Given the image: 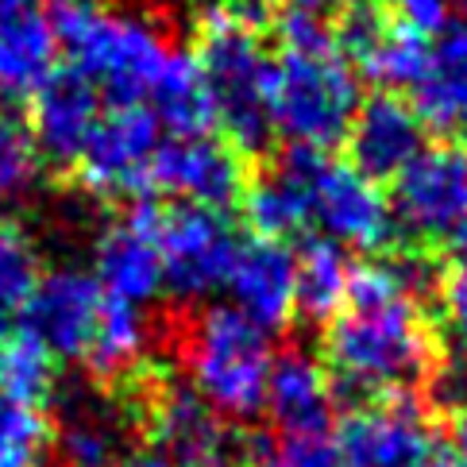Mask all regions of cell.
Masks as SVG:
<instances>
[{"label":"cell","mask_w":467,"mask_h":467,"mask_svg":"<svg viewBox=\"0 0 467 467\" xmlns=\"http://www.w3.org/2000/svg\"><path fill=\"white\" fill-rule=\"evenodd\" d=\"M332 406H337V394H332V375L325 371L321 359L302 352V348L275 356L271 375H266L263 410L282 437L286 441L321 437L332 421Z\"/></svg>","instance_id":"18"},{"label":"cell","mask_w":467,"mask_h":467,"mask_svg":"<svg viewBox=\"0 0 467 467\" xmlns=\"http://www.w3.org/2000/svg\"><path fill=\"white\" fill-rule=\"evenodd\" d=\"M413 112L425 131L467 128V20H448L429 39V66L413 89Z\"/></svg>","instance_id":"20"},{"label":"cell","mask_w":467,"mask_h":467,"mask_svg":"<svg viewBox=\"0 0 467 467\" xmlns=\"http://www.w3.org/2000/svg\"><path fill=\"white\" fill-rule=\"evenodd\" d=\"M236 232L224 213L178 205L162 213L159 224V255H162V290L174 302H202L224 278L236 259Z\"/></svg>","instance_id":"9"},{"label":"cell","mask_w":467,"mask_h":467,"mask_svg":"<svg viewBox=\"0 0 467 467\" xmlns=\"http://www.w3.org/2000/svg\"><path fill=\"white\" fill-rule=\"evenodd\" d=\"M51 425L39 406H24L0 394V467H39Z\"/></svg>","instance_id":"29"},{"label":"cell","mask_w":467,"mask_h":467,"mask_svg":"<svg viewBox=\"0 0 467 467\" xmlns=\"http://www.w3.org/2000/svg\"><path fill=\"white\" fill-rule=\"evenodd\" d=\"M259 467H340L337 448L325 444L321 437L309 441H282L259 460Z\"/></svg>","instance_id":"32"},{"label":"cell","mask_w":467,"mask_h":467,"mask_svg":"<svg viewBox=\"0 0 467 467\" xmlns=\"http://www.w3.org/2000/svg\"><path fill=\"white\" fill-rule=\"evenodd\" d=\"M147 348H151V328H147L143 309L116 302V297H105L101 317H97V328H93V340H89V352L81 363L93 371V379L120 382L143 363Z\"/></svg>","instance_id":"21"},{"label":"cell","mask_w":467,"mask_h":467,"mask_svg":"<svg viewBox=\"0 0 467 467\" xmlns=\"http://www.w3.org/2000/svg\"><path fill=\"white\" fill-rule=\"evenodd\" d=\"M297 178L306 193L309 224L321 228V236L340 244L344 252H387L394 240V213L382 186L367 182L348 162L332 159L328 151L309 147H286L278 159Z\"/></svg>","instance_id":"6"},{"label":"cell","mask_w":467,"mask_h":467,"mask_svg":"<svg viewBox=\"0 0 467 467\" xmlns=\"http://www.w3.org/2000/svg\"><path fill=\"white\" fill-rule=\"evenodd\" d=\"M441 306H444V337H448V352L452 363L448 371H456L467 379V275H452L441 290Z\"/></svg>","instance_id":"30"},{"label":"cell","mask_w":467,"mask_h":467,"mask_svg":"<svg viewBox=\"0 0 467 467\" xmlns=\"http://www.w3.org/2000/svg\"><path fill=\"white\" fill-rule=\"evenodd\" d=\"M240 209H244L247 228H252L259 240H282L286 244V236H294V232H302L309 224L306 193L282 162H275L263 178L247 182V190L240 197Z\"/></svg>","instance_id":"24"},{"label":"cell","mask_w":467,"mask_h":467,"mask_svg":"<svg viewBox=\"0 0 467 467\" xmlns=\"http://www.w3.org/2000/svg\"><path fill=\"white\" fill-rule=\"evenodd\" d=\"M247 159L224 136H166L155 166H151V190L178 197L182 205L224 213L228 205H240L247 190Z\"/></svg>","instance_id":"11"},{"label":"cell","mask_w":467,"mask_h":467,"mask_svg":"<svg viewBox=\"0 0 467 467\" xmlns=\"http://www.w3.org/2000/svg\"><path fill=\"white\" fill-rule=\"evenodd\" d=\"M101 306L105 294L97 286L93 271L58 266V271L39 275L20 321L24 332H31L55 359H86Z\"/></svg>","instance_id":"14"},{"label":"cell","mask_w":467,"mask_h":467,"mask_svg":"<svg viewBox=\"0 0 467 467\" xmlns=\"http://www.w3.org/2000/svg\"><path fill=\"white\" fill-rule=\"evenodd\" d=\"M159 224L162 213L151 202H136L101 232L93 247V278L105 297L147 306L162 294Z\"/></svg>","instance_id":"13"},{"label":"cell","mask_w":467,"mask_h":467,"mask_svg":"<svg viewBox=\"0 0 467 467\" xmlns=\"http://www.w3.org/2000/svg\"><path fill=\"white\" fill-rule=\"evenodd\" d=\"M39 282V252L24 228L0 221V340L12 332Z\"/></svg>","instance_id":"27"},{"label":"cell","mask_w":467,"mask_h":467,"mask_svg":"<svg viewBox=\"0 0 467 467\" xmlns=\"http://www.w3.org/2000/svg\"><path fill=\"white\" fill-rule=\"evenodd\" d=\"M328 375L359 398L406 394L432 375L437 337L387 259L352 266L348 306L325 332Z\"/></svg>","instance_id":"1"},{"label":"cell","mask_w":467,"mask_h":467,"mask_svg":"<svg viewBox=\"0 0 467 467\" xmlns=\"http://www.w3.org/2000/svg\"><path fill=\"white\" fill-rule=\"evenodd\" d=\"M109 467H171V463H166L162 452H155V448H151V452H124V456H116Z\"/></svg>","instance_id":"35"},{"label":"cell","mask_w":467,"mask_h":467,"mask_svg":"<svg viewBox=\"0 0 467 467\" xmlns=\"http://www.w3.org/2000/svg\"><path fill=\"white\" fill-rule=\"evenodd\" d=\"M394 228L417 247H437L460 221H467V166L456 147H425L394 178Z\"/></svg>","instance_id":"10"},{"label":"cell","mask_w":467,"mask_h":467,"mask_svg":"<svg viewBox=\"0 0 467 467\" xmlns=\"http://www.w3.org/2000/svg\"><path fill=\"white\" fill-rule=\"evenodd\" d=\"M58 452L66 467H109L120 456V417L105 402L78 398L62 417Z\"/></svg>","instance_id":"25"},{"label":"cell","mask_w":467,"mask_h":467,"mask_svg":"<svg viewBox=\"0 0 467 467\" xmlns=\"http://www.w3.org/2000/svg\"><path fill=\"white\" fill-rule=\"evenodd\" d=\"M147 109L159 116L166 136H205V131H213V105L205 93L202 66L193 55L174 51Z\"/></svg>","instance_id":"22"},{"label":"cell","mask_w":467,"mask_h":467,"mask_svg":"<svg viewBox=\"0 0 467 467\" xmlns=\"http://www.w3.org/2000/svg\"><path fill=\"white\" fill-rule=\"evenodd\" d=\"M344 151L352 171L382 186V182H394L425 151V124L398 93H371L363 97L356 120L348 128Z\"/></svg>","instance_id":"15"},{"label":"cell","mask_w":467,"mask_h":467,"mask_svg":"<svg viewBox=\"0 0 467 467\" xmlns=\"http://www.w3.org/2000/svg\"><path fill=\"white\" fill-rule=\"evenodd\" d=\"M55 356L31 337V332L16 328L0 340V394L24 406H43L55 394Z\"/></svg>","instance_id":"26"},{"label":"cell","mask_w":467,"mask_h":467,"mask_svg":"<svg viewBox=\"0 0 467 467\" xmlns=\"http://www.w3.org/2000/svg\"><path fill=\"white\" fill-rule=\"evenodd\" d=\"M224 286L232 294L228 306H236L266 337L282 332L297 317V255L282 240L252 236L236 247Z\"/></svg>","instance_id":"16"},{"label":"cell","mask_w":467,"mask_h":467,"mask_svg":"<svg viewBox=\"0 0 467 467\" xmlns=\"http://www.w3.org/2000/svg\"><path fill=\"white\" fill-rule=\"evenodd\" d=\"M452 456L467 467V402L456 410V421H452Z\"/></svg>","instance_id":"36"},{"label":"cell","mask_w":467,"mask_h":467,"mask_svg":"<svg viewBox=\"0 0 467 467\" xmlns=\"http://www.w3.org/2000/svg\"><path fill=\"white\" fill-rule=\"evenodd\" d=\"M348 0H282L286 12H306V16H317V20H332V16L344 12Z\"/></svg>","instance_id":"34"},{"label":"cell","mask_w":467,"mask_h":467,"mask_svg":"<svg viewBox=\"0 0 467 467\" xmlns=\"http://www.w3.org/2000/svg\"><path fill=\"white\" fill-rule=\"evenodd\" d=\"M437 252L452 263V271L456 275H467V221H460L448 236L437 244Z\"/></svg>","instance_id":"33"},{"label":"cell","mask_w":467,"mask_h":467,"mask_svg":"<svg viewBox=\"0 0 467 467\" xmlns=\"http://www.w3.org/2000/svg\"><path fill=\"white\" fill-rule=\"evenodd\" d=\"M429 467H463V463H460L452 452H444V448H441V452H437V460H432Z\"/></svg>","instance_id":"37"},{"label":"cell","mask_w":467,"mask_h":467,"mask_svg":"<svg viewBox=\"0 0 467 467\" xmlns=\"http://www.w3.org/2000/svg\"><path fill=\"white\" fill-rule=\"evenodd\" d=\"M47 20L70 70L93 81L105 105H147L178 51L151 16L101 0H55Z\"/></svg>","instance_id":"2"},{"label":"cell","mask_w":467,"mask_h":467,"mask_svg":"<svg viewBox=\"0 0 467 467\" xmlns=\"http://www.w3.org/2000/svg\"><path fill=\"white\" fill-rule=\"evenodd\" d=\"M340 467H429L441 452L432 413L406 394L359 402L337 432Z\"/></svg>","instance_id":"7"},{"label":"cell","mask_w":467,"mask_h":467,"mask_svg":"<svg viewBox=\"0 0 467 467\" xmlns=\"http://www.w3.org/2000/svg\"><path fill=\"white\" fill-rule=\"evenodd\" d=\"M359 105V74L340 47L275 55L271 120L275 136H282L290 147L332 155V147H344Z\"/></svg>","instance_id":"4"},{"label":"cell","mask_w":467,"mask_h":467,"mask_svg":"<svg viewBox=\"0 0 467 467\" xmlns=\"http://www.w3.org/2000/svg\"><path fill=\"white\" fill-rule=\"evenodd\" d=\"M460 155H463V166H467V128H463V151Z\"/></svg>","instance_id":"40"},{"label":"cell","mask_w":467,"mask_h":467,"mask_svg":"<svg viewBox=\"0 0 467 467\" xmlns=\"http://www.w3.org/2000/svg\"><path fill=\"white\" fill-rule=\"evenodd\" d=\"M271 340L236 306H209L190 328L186 367L190 387L202 402L228 421H252L263 413L266 375H271Z\"/></svg>","instance_id":"5"},{"label":"cell","mask_w":467,"mask_h":467,"mask_svg":"<svg viewBox=\"0 0 467 467\" xmlns=\"http://www.w3.org/2000/svg\"><path fill=\"white\" fill-rule=\"evenodd\" d=\"M43 174L39 147L31 140L27 116L16 109V101L0 97V202H16L36 190Z\"/></svg>","instance_id":"28"},{"label":"cell","mask_w":467,"mask_h":467,"mask_svg":"<svg viewBox=\"0 0 467 467\" xmlns=\"http://www.w3.org/2000/svg\"><path fill=\"white\" fill-rule=\"evenodd\" d=\"M0 5H39V0H0Z\"/></svg>","instance_id":"39"},{"label":"cell","mask_w":467,"mask_h":467,"mask_svg":"<svg viewBox=\"0 0 467 467\" xmlns=\"http://www.w3.org/2000/svg\"><path fill=\"white\" fill-rule=\"evenodd\" d=\"M448 5H456V8L463 12V20H467V0H448Z\"/></svg>","instance_id":"38"},{"label":"cell","mask_w":467,"mask_h":467,"mask_svg":"<svg viewBox=\"0 0 467 467\" xmlns=\"http://www.w3.org/2000/svg\"><path fill=\"white\" fill-rule=\"evenodd\" d=\"M58 39L39 5H0V97H36L58 70Z\"/></svg>","instance_id":"19"},{"label":"cell","mask_w":467,"mask_h":467,"mask_svg":"<svg viewBox=\"0 0 467 467\" xmlns=\"http://www.w3.org/2000/svg\"><path fill=\"white\" fill-rule=\"evenodd\" d=\"M197 31H202V43H197L193 58L205 78L213 128H221L224 140L247 159L275 140V120H271L275 58L266 55L259 31L236 24L213 0H205Z\"/></svg>","instance_id":"3"},{"label":"cell","mask_w":467,"mask_h":467,"mask_svg":"<svg viewBox=\"0 0 467 467\" xmlns=\"http://www.w3.org/2000/svg\"><path fill=\"white\" fill-rule=\"evenodd\" d=\"M155 452L171 467H244L247 444L216 410L202 402L190 382H162L151 398Z\"/></svg>","instance_id":"12"},{"label":"cell","mask_w":467,"mask_h":467,"mask_svg":"<svg viewBox=\"0 0 467 467\" xmlns=\"http://www.w3.org/2000/svg\"><path fill=\"white\" fill-rule=\"evenodd\" d=\"M166 140L159 116L147 105H105L86 151L78 159V178L93 197L124 202L151 190V166Z\"/></svg>","instance_id":"8"},{"label":"cell","mask_w":467,"mask_h":467,"mask_svg":"<svg viewBox=\"0 0 467 467\" xmlns=\"http://www.w3.org/2000/svg\"><path fill=\"white\" fill-rule=\"evenodd\" d=\"M382 8L390 12L394 24H402L410 31H417V36L432 39L437 31L448 27V20H452V5L448 0H382Z\"/></svg>","instance_id":"31"},{"label":"cell","mask_w":467,"mask_h":467,"mask_svg":"<svg viewBox=\"0 0 467 467\" xmlns=\"http://www.w3.org/2000/svg\"><path fill=\"white\" fill-rule=\"evenodd\" d=\"M105 112V97L70 66H58L51 81L31 97L27 128L39 147V159L51 166H78L81 151Z\"/></svg>","instance_id":"17"},{"label":"cell","mask_w":467,"mask_h":467,"mask_svg":"<svg viewBox=\"0 0 467 467\" xmlns=\"http://www.w3.org/2000/svg\"><path fill=\"white\" fill-rule=\"evenodd\" d=\"M294 255H297V313H306L309 321H332L348 306V290H352L348 252L325 236H313Z\"/></svg>","instance_id":"23"}]
</instances>
